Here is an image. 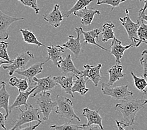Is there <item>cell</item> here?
Wrapping results in <instances>:
<instances>
[{"label": "cell", "instance_id": "44dd1931", "mask_svg": "<svg viewBox=\"0 0 147 130\" xmlns=\"http://www.w3.org/2000/svg\"><path fill=\"white\" fill-rule=\"evenodd\" d=\"M58 68L64 75H68L69 73L74 74L75 76L80 75V71L77 69L73 63L71 55H67L65 58L63 59L62 61L59 64Z\"/></svg>", "mask_w": 147, "mask_h": 130}, {"label": "cell", "instance_id": "8992f818", "mask_svg": "<svg viewBox=\"0 0 147 130\" xmlns=\"http://www.w3.org/2000/svg\"><path fill=\"white\" fill-rule=\"evenodd\" d=\"M39 94L36 103L39 106L41 113L43 114V120L48 121L52 111L57 107V102L52 101L51 93L49 91H45Z\"/></svg>", "mask_w": 147, "mask_h": 130}, {"label": "cell", "instance_id": "f35d334b", "mask_svg": "<svg viewBox=\"0 0 147 130\" xmlns=\"http://www.w3.org/2000/svg\"><path fill=\"white\" fill-rule=\"evenodd\" d=\"M140 20H142L143 21H145V22H147V15L145 13H143V15L140 16V17L138 18V22H140Z\"/></svg>", "mask_w": 147, "mask_h": 130}, {"label": "cell", "instance_id": "277c9868", "mask_svg": "<svg viewBox=\"0 0 147 130\" xmlns=\"http://www.w3.org/2000/svg\"><path fill=\"white\" fill-rule=\"evenodd\" d=\"M101 90L104 95L110 96L117 100H128V98H132L134 95V92L128 90V85L113 88L112 86L108 85L107 83H103Z\"/></svg>", "mask_w": 147, "mask_h": 130}, {"label": "cell", "instance_id": "6da1fadb", "mask_svg": "<svg viewBox=\"0 0 147 130\" xmlns=\"http://www.w3.org/2000/svg\"><path fill=\"white\" fill-rule=\"evenodd\" d=\"M145 99L124 100L116 104L115 110L120 112L123 116V121L121 123L123 127H128L134 125L136 114L145 108Z\"/></svg>", "mask_w": 147, "mask_h": 130}, {"label": "cell", "instance_id": "cb8c5ba5", "mask_svg": "<svg viewBox=\"0 0 147 130\" xmlns=\"http://www.w3.org/2000/svg\"><path fill=\"white\" fill-rule=\"evenodd\" d=\"M75 80L73 82V85L72 86L71 91L73 93L76 92L80 94V95L85 96L86 93L88 92L89 89L86 87L87 81L88 78L81 75L75 76Z\"/></svg>", "mask_w": 147, "mask_h": 130}, {"label": "cell", "instance_id": "5b68a950", "mask_svg": "<svg viewBox=\"0 0 147 130\" xmlns=\"http://www.w3.org/2000/svg\"><path fill=\"white\" fill-rule=\"evenodd\" d=\"M34 58V55L30 51H26L22 53L17 55L8 65L3 66V69L8 71V75L13 76L15 71L22 70L25 68L28 63Z\"/></svg>", "mask_w": 147, "mask_h": 130}, {"label": "cell", "instance_id": "5bb4252c", "mask_svg": "<svg viewBox=\"0 0 147 130\" xmlns=\"http://www.w3.org/2000/svg\"><path fill=\"white\" fill-rule=\"evenodd\" d=\"M45 64V63H36L30 66L29 68L24 69L22 70L18 69L15 71V73L19 75L23 76L28 81L30 84H32L34 81L33 78L35 77L38 74H40L43 71V66Z\"/></svg>", "mask_w": 147, "mask_h": 130}, {"label": "cell", "instance_id": "4fadbf2b", "mask_svg": "<svg viewBox=\"0 0 147 130\" xmlns=\"http://www.w3.org/2000/svg\"><path fill=\"white\" fill-rule=\"evenodd\" d=\"M131 47H134V46L131 44L127 46H123L121 41L115 37L112 40L110 46L111 50L110 51L111 54L115 57L117 64H121V59L123 57L125 51Z\"/></svg>", "mask_w": 147, "mask_h": 130}, {"label": "cell", "instance_id": "e575fe53", "mask_svg": "<svg viewBox=\"0 0 147 130\" xmlns=\"http://www.w3.org/2000/svg\"><path fill=\"white\" fill-rule=\"evenodd\" d=\"M140 64L143 66V77L146 78H147V50H143L142 53L141 58L140 59Z\"/></svg>", "mask_w": 147, "mask_h": 130}, {"label": "cell", "instance_id": "74e56055", "mask_svg": "<svg viewBox=\"0 0 147 130\" xmlns=\"http://www.w3.org/2000/svg\"><path fill=\"white\" fill-rule=\"evenodd\" d=\"M147 9V0H144V6L142 8H141L140 9L139 11V15H138V18L140 17V16L142 15H143V13H145V11Z\"/></svg>", "mask_w": 147, "mask_h": 130}, {"label": "cell", "instance_id": "d4e9b609", "mask_svg": "<svg viewBox=\"0 0 147 130\" xmlns=\"http://www.w3.org/2000/svg\"><path fill=\"white\" fill-rule=\"evenodd\" d=\"M20 32L22 34L23 40L25 43L29 44L36 45L38 46H45V45L42 44L41 42L38 41L36 35L32 31L28 29H20Z\"/></svg>", "mask_w": 147, "mask_h": 130}, {"label": "cell", "instance_id": "ba28073f", "mask_svg": "<svg viewBox=\"0 0 147 130\" xmlns=\"http://www.w3.org/2000/svg\"><path fill=\"white\" fill-rule=\"evenodd\" d=\"M33 81L34 82L36 83V86L35 90L30 96L33 98L35 97L41 93L53 90L58 85V84L55 82L53 77L49 76L41 78H38L35 76L33 78Z\"/></svg>", "mask_w": 147, "mask_h": 130}, {"label": "cell", "instance_id": "7c38bea8", "mask_svg": "<svg viewBox=\"0 0 147 130\" xmlns=\"http://www.w3.org/2000/svg\"><path fill=\"white\" fill-rule=\"evenodd\" d=\"M100 108L97 110H92L88 108H85L83 110V116H84L88 120L86 124L82 125L83 129H85L86 128L89 127L92 125L98 126L100 129L103 130V126L102 125V118L99 114Z\"/></svg>", "mask_w": 147, "mask_h": 130}, {"label": "cell", "instance_id": "4dcf8cb0", "mask_svg": "<svg viewBox=\"0 0 147 130\" xmlns=\"http://www.w3.org/2000/svg\"><path fill=\"white\" fill-rule=\"evenodd\" d=\"M51 128L55 130H77L83 129L82 125H76L71 124V123H66L61 125H51Z\"/></svg>", "mask_w": 147, "mask_h": 130}, {"label": "cell", "instance_id": "d6986e66", "mask_svg": "<svg viewBox=\"0 0 147 130\" xmlns=\"http://www.w3.org/2000/svg\"><path fill=\"white\" fill-rule=\"evenodd\" d=\"M43 19L50 25L55 28H58L61 25L63 19V16L59 9V5L56 4L53 10L47 15H43Z\"/></svg>", "mask_w": 147, "mask_h": 130}, {"label": "cell", "instance_id": "836d02e7", "mask_svg": "<svg viewBox=\"0 0 147 130\" xmlns=\"http://www.w3.org/2000/svg\"><path fill=\"white\" fill-rule=\"evenodd\" d=\"M22 3L25 6L30 7V8L34 9L36 15H38L40 11V8L38 5L37 0H18Z\"/></svg>", "mask_w": 147, "mask_h": 130}, {"label": "cell", "instance_id": "e0dca14e", "mask_svg": "<svg viewBox=\"0 0 147 130\" xmlns=\"http://www.w3.org/2000/svg\"><path fill=\"white\" fill-rule=\"evenodd\" d=\"M100 14L101 13L98 10L88 9L86 7L80 11L75 12L73 15L81 18L80 23L83 25L90 26L93 22L94 16L95 15H100Z\"/></svg>", "mask_w": 147, "mask_h": 130}, {"label": "cell", "instance_id": "4316f807", "mask_svg": "<svg viewBox=\"0 0 147 130\" xmlns=\"http://www.w3.org/2000/svg\"><path fill=\"white\" fill-rule=\"evenodd\" d=\"M8 83L10 86L17 88L18 91H25L29 88V82L25 78H18L16 76H13L9 78Z\"/></svg>", "mask_w": 147, "mask_h": 130}, {"label": "cell", "instance_id": "83f0119b", "mask_svg": "<svg viewBox=\"0 0 147 130\" xmlns=\"http://www.w3.org/2000/svg\"><path fill=\"white\" fill-rule=\"evenodd\" d=\"M93 1V0H76V3L73 5L72 8L67 11H65L63 16L65 18H68L76 11H80L83 8L88 6Z\"/></svg>", "mask_w": 147, "mask_h": 130}, {"label": "cell", "instance_id": "d6a6232c", "mask_svg": "<svg viewBox=\"0 0 147 130\" xmlns=\"http://www.w3.org/2000/svg\"><path fill=\"white\" fill-rule=\"evenodd\" d=\"M127 0H98L96 2L97 5H109L112 7L111 11L120 6L121 3Z\"/></svg>", "mask_w": 147, "mask_h": 130}, {"label": "cell", "instance_id": "d590c367", "mask_svg": "<svg viewBox=\"0 0 147 130\" xmlns=\"http://www.w3.org/2000/svg\"><path fill=\"white\" fill-rule=\"evenodd\" d=\"M42 123V121H39L38 122V123L35 125H33L32 123H30V125L27 126H25V127L24 128H21V127H19L17 128V129H22V130H33V129H35L38 126H39Z\"/></svg>", "mask_w": 147, "mask_h": 130}, {"label": "cell", "instance_id": "7a4b0ae2", "mask_svg": "<svg viewBox=\"0 0 147 130\" xmlns=\"http://www.w3.org/2000/svg\"><path fill=\"white\" fill-rule=\"evenodd\" d=\"M18 110L20 111L21 113L13 124V126L11 128V130H16L22 125L30 123L34 121L38 122L41 121L40 116L41 113L40 108H34L32 104H28L25 106L24 110H22L20 108H18Z\"/></svg>", "mask_w": 147, "mask_h": 130}, {"label": "cell", "instance_id": "484cf974", "mask_svg": "<svg viewBox=\"0 0 147 130\" xmlns=\"http://www.w3.org/2000/svg\"><path fill=\"white\" fill-rule=\"evenodd\" d=\"M115 24L113 23H106L103 25L101 35H102V41L103 43H106L108 41L112 40L115 36V33L113 28H115Z\"/></svg>", "mask_w": 147, "mask_h": 130}, {"label": "cell", "instance_id": "9c48e42d", "mask_svg": "<svg viewBox=\"0 0 147 130\" xmlns=\"http://www.w3.org/2000/svg\"><path fill=\"white\" fill-rule=\"evenodd\" d=\"M24 18L10 16L0 10V41L6 40L9 38L8 28L16 22L23 20Z\"/></svg>", "mask_w": 147, "mask_h": 130}, {"label": "cell", "instance_id": "1f68e13d", "mask_svg": "<svg viewBox=\"0 0 147 130\" xmlns=\"http://www.w3.org/2000/svg\"><path fill=\"white\" fill-rule=\"evenodd\" d=\"M9 43L5 41H0V58L5 59V60L11 62L8 53V48Z\"/></svg>", "mask_w": 147, "mask_h": 130}, {"label": "cell", "instance_id": "3957f363", "mask_svg": "<svg viewBox=\"0 0 147 130\" xmlns=\"http://www.w3.org/2000/svg\"><path fill=\"white\" fill-rule=\"evenodd\" d=\"M56 102L57 109L55 113L59 117L68 119L70 121H72L74 119L79 122L81 121V119L75 113L73 107V103L69 98L57 94L56 96Z\"/></svg>", "mask_w": 147, "mask_h": 130}, {"label": "cell", "instance_id": "f546056e", "mask_svg": "<svg viewBox=\"0 0 147 130\" xmlns=\"http://www.w3.org/2000/svg\"><path fill=\"white\" fill-rule=\"evenodd\" d=\"M141 24H140L137 31V36L138 38V42L136 45V48H138L143 41H147V24L144 23V21L140 20Z\"/></svg>", "mask_w": 147, "mask_h": 130}, {"label": "cell", "instance_id": "52a82bcc", "mask_svg": "<svg viewBox=\"0 0 147 130\" xmlns=\"http://www.w3.org/2000/svg\"><path fill=\"white\" fill-rule=\"evenodd\" d=\"M125 13L126 16L120 18L119 20L127 31L128 39L130 40L131 44L134 46V47H136V45L138 42L137 31L140 26V22L137 21V23H134L131 20L129 15V9H125Z\"/></svg>", "mask_w": 147, "mask_h": 130}, {"label": "cell", "instance_id": "7bdbcfd3", "mask_svg": "<svg viewBox=\"0 0 147 130\" xmlns=\"http://www.w3.org/2000/svg\"><path fill=\"white\" fill-rule=\"evenodd\" d=\"M143 43H145V44H146L147 45V41H143Z\"/></svg>", "mask_w": 147, "mask_h": 130}, {"label": "cell", "instance_id": "30bf717a", "mask_svg": "<svg viewBox=\"0 0 147 130\" xmlns=\"http://www.w3.org/2000/svg\"><path fill=\"white\" fill-rule=\"evenodd\" d=\"M101 67L102 65L101 63L94 66L84 65L83 68H85V70L80 71V75L88 78V79H90L93 83L94 86L97 87L100 81L102 78L100 72Z\"/></svg>", "mask_w": 147, "mask_h": 130}, {"label": "cell", "instance_id": "ab89813d", "mask_svg": "<svg viewBox=\"0 0 147 130\" xmlns=\"http://www.w3.org/2000/svg\"><path fill=\"white\" fill-rule=\"evenodd\" d=\"M121 121H118V120H115V123H116V124L117 125V127L118 129H122V130H124V128L122 126L121 123Z\"/></svg>", "mask_w": 147, "mask_h": 130}, {"label": "cell", "instance_id": "b9f144b4", "mask_svg": "<svg viewBox=\"0 0 147 130\" xmlns=\"http://www.w3.org/2000/svg\"><path fill=\"white\" fill-rule=\"evenodd\" d=\"M146 94H147V91H146ZM146 104H147V100H145V101H144V104L145 105Z\"/></svg>", "mask_w": 147, "mask_h": 130}, {"label": "cell", "instance_id": "8fae6325", "mask_svg": "<svg viewBox=\"0 0 147 130\" xmlns=\"http://www.w3.org/2000/svg\"><path fill=\"white\" fill-rule=\"evenodd\" d=\"M75 32L77 34L76 38H75L73 35H69L68 40L65 43L61 44L65 49L69 50L72 53L75 55L76 58H78L79 55L82 53V46L80 42V28H75Z\"/></svg>", "mask_w": 147, "mask_h": 130}, {"label": "cell", "instance_id": "f1b7e54d", "mask_svg": "<svg viewBox=\"0 0 147 130\" xmlns=\"http://www.w3.org/2000/svg\"><path fill=\"white\" fill-rule=\"evenodd\" d=\"M131 75L134 79V85L136 88L138 89L140 92L143 93V94H146V91L145 88L147 87V82L146 78L144 77H138L135 75L134 72H131Z\"/></svg>", "mask_w": 147, "mask_h": 130}, {"label": "cell", "instance_id": "9a60e30c", "mask_svg": "<svg viewBox=\"0 0 147 130\" xmlns=\"http://www.w3.org/2000/svg\"><path fill=\"white\" fill-rule=\"evenodd\" d=\"M48 51V58L46 63L48 61H52L55 66H58L63 60V58L61 54L65 52V48L61 45H53L50 44L48 46H46Z\"/></svg>", "mask_w": 147, "mask_h": 130}, {"label": "cell", "instance_id": "60d3db41", "mask_svg": "<svg viewBox=\"0 0 147 130\" xmlns=\"http://www.w3.org/2000/svg\"><path fill=\"white\" fill-rule=\"evenodd\" d=\"M10 63L11 62L9 61L5 60V59H3L0 58V67H1V66L3 64H8V63Z\"/></svg>", "mask_w": 147, "mask_h": 130}, {"label": "cell", "instance_id": "7402d4cb", "mask_svg": "<svg viewBox=\"0 0 147 130\" xmlns=\"http://www.w3.org/2000/svg\"><path fill=\"white\" fill-rule=\"evenodd\" d=\"M123 68L121 64H116L108 69V73L109 75V80L107 85L113 86L118 80L124 78L126 75L123 73Z\"/></svg>", "mask_w": 147, "mask_h": 130}, {"label": "cell", "instance_id": "ac0fdd59", "mask_svg": "<svg viewBox=\"0 0 147 130\" xmlns=\"http://www.w3.org/2000/svg\"><path fill=\"white\" fill-rule=\"evenodd\" d=\"M36 86H31L25 91H19V94L16 97L14 103L11 106H9V113H11L14 109H18L23 105L24 106H26L28 104L27 103L28 99L29 96H31V94L34 92Z\"/></svg>", "mask_w": 147, "mask_h": 130}, {"label": "cell", "instance_id": "603a6c76", "mask_svg": "<svg viewBox=\"0 0 147 130\" xmlns=\"http://www.w3.org/2000/svg\"><path fill=\"white\" fill-rule=\"evenodd\" d=\"M1 87H0V110L3 108L5 110V119L8 118L9 115V101L10 99V94L6 90V83L2 81L1 82Z\"/></svg>", "mask_w": 147, "mask_h": 130}, {"label": "cell", "instance_id": "ffe728a7", "mask_svg": "<svg viewBox=\"0 0 147 130\" xmlns=\"http://www.w3.org/2000/svg\"><path fill=\"white\" fill-rule=\"evenodd\" d=\"M75 77L74 74L68 76H58L53 77L55 82L58 85H60L63 91L66 93L69 94L72 98H74V95L72 93L71 88L73 85V78Z\"/></svg>", "mask_w": 147, "mask_h": 130}, {"label": "cell", "instance_id": "ee69618b", "mask_svg": "<svg viewBox=\"0 0 147 130\" xmlns=\"http://www.w3.org/2000/svg\"><path fill=\"white\" fill-rule=\"evenodd\" d=\"M138 1H139L140 2V3H142V2L143 1V0H138Z\"/></svg>", "mask_w": 147, "mask_h": 130}, {"label": "cell", "instance_id": "2e32d148", "mask_svg": "<svg viewBox=\"0 0 147 130\" xmlns=\"http://www.w3.org/2000/svg\"><path fill=\"white\" fill-rule=\"evenodd\" d=\"M80 32L83 35V41L85 44H89L96 46L97 47L101 48V50L106 51H110L108 49L103 47L102 46L98 44L96 41H98V36L101 33V29L96 28L89 31H85L82 27H80Z\"/></svg>", "mask_w": 147, "mask_h": 130}, {"label": "cell", "instance_id": "8d00e7d4", "mask_svg": "<svg viewBox=\"0 0 147 130\" xmlns=\"http://www.w3.org/2000/svg\"><path fill=\"white\" fill-rule=\"evenodd\" d=\"M5 115L0 111V127L6 130L7 128L5 126Z\"/></svg>", "mask_w": 147, "mask_h": 130}]
</instances>
